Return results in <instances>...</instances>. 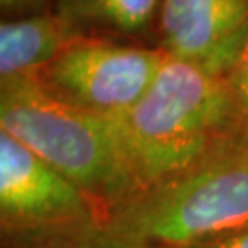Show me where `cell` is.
Returning <instances> with one entry per match:
<instances>
[{
    "instance_id": "obj_1",
    "label": "cell",
    "mask_w": 248,
    "mask_h": 248,
    "mask_svg": "<svg viewBox=\"0 0 248 248\" xmlns=\"http://www.w3.org/2000/svg\"><path fill=\"white\" fill-rule=\"evenodd\" d=\"M110 122L136 191L222 147L247 143L230 76L169 55L142 99Z\"/></svg>"
},
{
    "instance_id": "obj_2",
    "label": "cell",
    "mask_w": 248,
    "mask_h": 248,
    "mask_svg": "<svg viewBox=\"0 0 248 248\" xmlns=\"http://www.w3.org/2000/svg\"><path fill=\"white\" fill-rule=\"evenodd\" d=\"M103 224L140 248H189L248 224V143L160 178L108 208Z\"/></svg>"
},
{
    "instance_id": "obj_3",
    "label": "cell",
    "mask_w": 248,
    "mask_h": 248,
    "mask_svg": "<svg viewBox=\"0 0 248 248\" xmlns=\"http://www.w3.org/2000/svg\"><path fill=\"white\" fill-rule=\"evenodd\" d=\"M0 131L72 180L103 215L136 191L112 122L57 99L37 78L0 79Z\"/></svg>"
},
{
    "instance_id": "obj_4",
    "label": "cell",
    "mask_w": 248,
    "mask_h": 248,
    "mask_svg": "<svg viewBox=\"0 0 248 248\" xmlns=\"http://www.w3.org/2000/svg\"><path fill=\"white\" fill-rule=\"evenodd\" d=\"M166 59L158 46L79 37L35 78L57 99L114 120L142 99Z\"/></svg>"
},
{
    "instance_id": "obj_5",
    "label": "cell",
    "mask_w": 248,
    "mask_h": 248,
    "mask_svg": "<svg viewBox=\"0 0 248 248\" xmlns=\"http://www.w3.org/2000/svg\"><path fill=\"white\" fill-rule=\"evenodd\" d=\"M103 222L89 195L48 162L0 131V237Z\"/></svg>"
},
{
    "instance_id": "obj_6",
    "label": "cell",
    "mask_w": 248,
    "mask_h": 248,
    "mask_svg": "<svg viewBox=\"0 0 248 248\" xmlns=\"http://www.w3.org/2000/svg\"><path fill=\"white\" fill-rule=\"evenodd\" d=\"M248 41V0H162L156 46L171 59L230 76Z\"/></svg>"
},
{
    "instance_id": "obj_7",
    "label": "cell",
    "mask_w": 248,
    "mask_h": 248,
    "mask_svg": "<svg viewBox=\"0 0 248 248\" xmlns=\"http://www.w3.org/2000/svg\"><path fill=\"white\" fill-rule=\"evenodd\" d=\"M162 0H52V9L81 37L156 46Z\"/></svg>"
},
{
    "instance_id": "obj_8",
    "label": "cell",
    "mask_w": 248,
    "mask_h": 248,
    "mask_svg": "<svg viewBox=\"0 0 248 248\" xmlns=\"http://www.w3.org/2000/svg\"><path fill=\"white\" fill-rule=\"evenodd\" d=\"M79 37L53 9L4 18L0 24V79L35 78Z\"/></svg>"
},
{
    "instance_id": "obj_9",
    "label": "cell",
    "mask_w": 248,
    "mask_h": 248,
    "mask_svg": "<svg viewBox=\"0 0 248 248\" xmlns=\"http://www.w3.org/2000/svg\"><path fill=\"white\" fill-rule=\"evenodd\" d=\"M0 248H140L116 237L103 222L35 235L0 237Z\"/></svg>"
},
{
    "instance_id": "obj_10",
    "label": "cell",
    "mask_w": 248,
    "mask_h": 248,
    "mask_svg": "<svg viewBox=\"0 0 248 248\" xmlns=\"http://www.w3.org/2000/svg\"><path fill=\"white\" fill-rule=\"evenodd\" d=\"M230 83L233 92H235V98H237L245 140L248 143V41L241 52L239 59H237V64L233 66V70L230 74Z\"/></svg>"
},
{
    "instance_id": "obj_11",
    "label": "cell",
    "mask_w": 248,
    "mask_h": 248,
    "mask_svg": "<svg viewBox=\"0 0 248 248\" xmlns=\"http://www.w3.org/2000/svg\"><path fill=\"white\" fill-rule=\"evenodd\" d=\"M189 248H248V224Z\"/></svg>"
},
{
    "instance_id": "obj_12",
    "label": "cell",
    "mask_w": 248,
    "mask_h": 248,
    "mask_svg": "<svg viewBox=\"0 0 248 248\" xmlns=\"http://www.w3.org/2000/svg\"><path fill=\"white\" fill-rule=\"evenodd\" d=\"M0 2H2V8L4 9H17L30 6V4H35L39 0H0Z\"/></svg>"
}]
</instances>
